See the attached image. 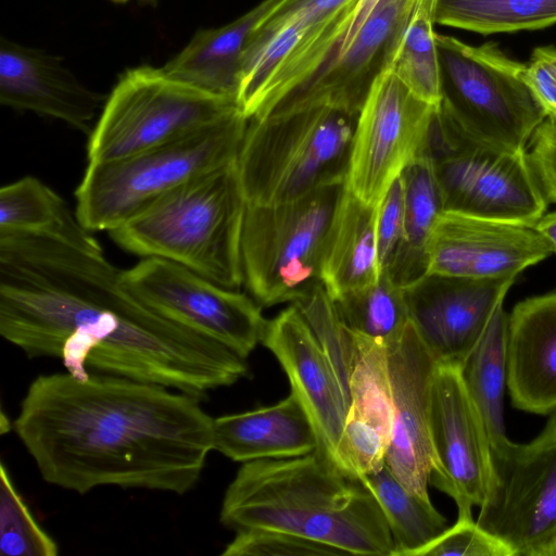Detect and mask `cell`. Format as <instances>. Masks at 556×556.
<instances>
[{"mask_svg":"<svg viewBox=\"0 0 556 556\" xmlns=\"http://www.w3.org/2000/svg\"><path fill=\"white\" fill-rule=\"evenodd\" d=\"M144 2H154L155 0H142Z\"/></svg>","mask_w":556,"mask_h":556,"instance_id":"obj_45","label":"cell"},{"mask_svg":"<svg viewBox=\"0 0 556 556\" xmlns=\"http://www.w3.org/2000/svg\"><path fill=\"white\" fill-rule=\"evenodd\" d=\"M477 523L514 556L556 552V410L528 443L491 446V476Z\"/></svg>","mask_w":556,"mask_h":556,"instance_id":"obj_11","label":"cell"},{"mask_svg":"<svg viewBox=\"0 0 556 556\" xmlns=\"http://www.w3.org/2000/svg\"><path fill=\"white\" fill-rule=\"evenodd\" d=\"M0 426H1V433H5L11 428L10 421L7 419V417L3 413L1 414Z\"/></svg>","mask_w":556,"mask_h":556,"instance_id":"obj_43","label":"cell"},{"mask_svg":"<svg viewBox=\"0 0 556 556\" xmlns=\"http://www.w3.org/2000/svg\"><path fill=\"white\" fill-rule=\"evenodd\" d=\"M404 190V240L387 274L405 288L428 271V249L434 225L444 211L431 157L425 152L401 175Z\"/></svg>","mask_w":556,"mask_h":556,"instance_id":"obj_26","label":"cell"},{"mask_svg":"<svg viewBox=\"0 0 556 556\" xmlns=\"http://www.w3.org/2000/svg\"><path fill=\"white\" fill-rule=\"evenodd\" d=\"M437 105L415 96L390 70L377 76L357 117L346 187L378 207L404 169L425 154Z\"/></svg>","mask_w":556,"mask_h":556,"instance_id":"obj_12","label":"cell"},{"mask_svg":"<svg viewBox=\"0 0 556 556\" xmlns=\"http://www.w3.org/2000/svg\"><path fill=\"white\" fill-rule=\"evenodd\" d=\"M0 480L1 555L56 556V542L37 522L3 463L0 466Z\"/></svg>","mask_w":556,"mask_h":556,"instance_id":"obj_35","label":"cell"},{"mask_svg":"<svg viewBox=\"0 0 556 556\" xmlns=\"http://www.w3.org/2000/svg\"><path fill=\"white\" fill-rule=\"evenodd\" d=\"M113 2H116V3H124V2H127L128 0H111Z\"/></svg>","mask_w":556,"mask_h":556,"instance_id":"obj_44","label":"cell"},{"mask_svg":"<svg viewBox=\"0 0 556 556\" xmlns=\"http://www.w3.org/2000/svg\"><path fill=\"white\" fill-rule=\"evenodd\" d=\"M426 153L444 211L533 226L548 201L526 151H509L468 134L441 105L432 115Z\"/></svg>","mask_w":556,"mask_h":556,"instance_id":"obj_8","label":"cell"},{"mask_svg":"<svg viewBox=\"0 0 556 556\" xmlns=\"http://www.w3.org/2000/svg\"><path fill=\"white\" fill-rule=\"evenodd\" d=\"M332 302L352 332L383 344L396 339L409 321L404 290L387 274Z\"/></svg>","mask_w":556,"mask_h":556,"instance_id":"obj_31","label":"cell"},{"mask_svg":"<svg viewBox=\"0 0 556 556\" xmlns=\"http://www.w3.org/2000/svg\"><path fill=\"white\" fill-rule=\"evenodd\" d=\"M223 556H348L333 546L292 533L244 529L236 531Z\"/></svg>","mask_w":556,"mask_h":556,"instance_id":"obj_36","label":"cell"},{"mask_svg":"<svg viewBox=\"0 0 556 556\" xmlns=\"http://www.w3.org/2000/svg\"><path fill=\"white\" fill-rule=\"evenodd\" d=\"M387 365L392 403L391 437L386 465L406 489L430 500L431 446L428 416L430 389L438 362L410 320L389 342Z\"/></svg>","mask_w":556,"mask_h":556,"instance_id":"obj_17","label":"cell"},{"mask_svg":"<svg viewBox=\"0 0 556 556\" xmlns=\"http://www.w3.org/2000/svg\"><path fill=\"white\" fill-rule=\"evenodd\" d=\"M129 288L168 319L248 356L262 343L267 319L262 306L178 263L143 257L124 269Z\"/></svg>","mask_w":556,"mask_h":556,"instance_id":"obj_13","label":"cell"},{"mask_svg":"<svg viewBox=\"0 0 556 556\" xmlns=\"http://www.w3.org/2000/svg\"><path fill=\"white\" fill-rule=\"evenodd\" d=\"M507 324L508 315L502 303L494 311L479 343L462 366L465 384L484 421L491 446L508 439L504 422Z\"/></svg>","mask_w":556,"mask_h":556,"instance_id":"obj_27","label":"cell"},{"mask_svg":"<svg viewBox=\"0 0 556 556\" xmlns=\"http://www.w3.org/2000/svg\"><path fill=\"white\" fill-rule=\"evenodd\" d=\"M440 104L471 136L509 151H526L547 117L525 79L526 65L494 43L479 47L435 34Z\"/></svg>","mask_w":556,"mask_h":556,"instance_id":"obj_9","label":"cell"},{"mask_svg":"<svg viewBox=\"0 0 556 556\" xmlns=\"http://www.w3.org/2000/svg\"><path fill=\"white\" fill-rule=\"evenodd\" d=\"M288 1L263 0L227 25L198 30L163 71L174 79L237 101L243 52L251 34Z\"/></svg>","mask_w":556,"mask_h":556,"instance_id":"obj_24","label":"cell"},{"mask_svg":"<svg viewBox=\"0 0 556 556\" xmlns=\"http://www.w3.org/2000/svg\"><path fill=\"white\" fill-rule=\"evenodd\" d=\"M437 0H415L388 70L419 99L439 105L442 99L435 42Z\"/></svg>","mask_w":556,"mask_h":556,"instance_id":"obj_30","label":"cell"},{"mask_svg":"<svg viewBox=\"0 0 556 556\" xmlns=\"http://www.w3.org/2000/svg\"><path fill=\"white\" fill-rule=\"evenodd\" d=\"M415 0H380L349 47L283 97L267 116L329 105L359 113L375 79L388 70Z\"/></svg>","mask_w":556,"mask_h":556,"instance_id":"obj_18","label":"cell"},{"mask_svg":"<svg viewBox=\"0 0 556 556\" xmlns=\"http://www.w3.org/2000/svg\"><path fill=\"white\" fill-rule=\"evenodd\" d=\"M552 253L533 226L443 211L430 238L427 274L516 278Z\"/></svg>","mask_w":556,"mask_h":556,"instance_id":"obj_16","label":"cell"},{"mask_svg":"<svg viewBox=\"0 0 556 556\" xmlns=\"http://www.w3.org/2000/svg\"><path fill=\"white\" fill-rule=\"evenodd\" d=\"M525 79L547 117L556 119V75L551 66L533 53L530 63L526 65Z\"/></svg>","mask_w":556,"mask_h":556,"instance_id":"obj_40","label":"cell"},{"mask_svg":"<svg viewBox=\"0 0 556 556\" xmlns=\"http://www.w3.org/2000/svg\"><path fill=\"white\" fill-rule=\"evenodd\" d=\"M245 207L236 162L190 181L109 233L128 252L178 263L239 290Z\"/></svg>","mask_w":556,"mask_h":556,"instance_id":"obj_4","label":"cell"},{"mask_svg":"<svg viewBox=\"0 0 556 556\" xmlns=\"http://www.w3.org/2000/svg\"><path fill=\"white\" fill-rule=\"evenodd\" d=\"M292 304L315 333L350 406V377L357 353L355 334L341 320L321 283Z\"/></svg>","mask_w":556,"mask_h":556,"instance_id":"obj_34","label":"cell"},{"mask_svg":"<svg viewBox=\"0 0 556 556\" xmlns=\"http://www.w3.org/2000/svg\"><path fill=\"white\" fill-rule=\"evenodd\" d=\"M378 500L394 541L392 556L415 553L447 529V522L430 500L410 492L384 465L361 478Z\"/></svg>","mask_w":556,"mask_h":556,"instance_id":"obj_28","label":"cell"},{"mask_svg":"<svg viewBox=\"0 0 556 556\" xmlns=\"http://www.w3.org/2000/svg\"><path fill=\"white\" fill-rule=\"evenodd\" d=\"M249 118L241 109L178 140L108 162H88L75 191L89 231H111L164 197L237 162Z\"/></svg>","mask_w":556,"mask_h":556,"instance_id":"obj_5","label":"cell"},{"mask_svg":"<svg viewBox=\"0 0 556 556\" xmlns=\"http://www.w3.org/2000/svg\"><path fill=\"white\" fill-rule=\"evenodd\" d=\"M240 109L143 65L119 77L89 134L88 162L123 159L197 132Z\"/></svg>","mask_w":556,"mask_h":556,"instance_id":"obj_10","label":"cell"},{"mask_svg":"<svg viewBox=\"0 0 556 556\" xmlns=\"http://www.w3.org/2000/svg\"><path fill=\"white\" fill-rule=\"evenodd\" d=\"M435 23L485 35L544 28L556 0H437Z\"/></svg>","mask_w":556,"mask_h":556,"instance_id":"obj_29","label":"cell"},{"mask_svg":"<svg viewBox=\"0 0 556 556\" xmlns=\"http://www.w3.org/2000/svg\"><path fill=\"white\" fill-rule=\"evenodd\" d=\"M358 114L319 105L249 118L237 159L247 203H283L346 181Z\"/></svg>","mask_w":556,"mask_h":556,"instance_id":"obj_6","label":"cell"},{"mask_svg":"<svg viewBox=\"0 0 556 556\" xmlns=\"http://www.w3.org/2000/svg\"><path fill=\"white\" fill-rule=\"evenodd\" d=\"M376 218L377 207L359 200L345 181L320 263V281L331 300L379 279Z\"/></svg>","mask_w":556,"mask_h":556,"instance_id":"obj_25","label":"cell"},{"mask_svg":"<svg viewBox=\"0 0 556 556\" xmlns=\"http://www.w3.org/2000/svg\"><path fill=\"white\" fill-rule=\"evenodd\" d=\"M106 97L85 86L61 58L0 40V103L65 122L90 134Z\"/></svg>","mask_w":556,"mask_h":556,"instance_id":"obj_21","label":"cell"},{"mask_svg":"<svg viewBox=\"0 0 556 556\" xmlns=\"http://www.w3.org/2000/svg\"><path fill=\"white\" fill-rule=\"evenodd\" d=\"M533 228L548 241L556 253V211L544 214L534 225Z\"/></svg>","mask_w":556,"mask_h":556,"instance_id":"obj_41","label":"cell"},{"mask_svg":"<svg viewBox=\"0 0 556 556\" xmlns=\"http://www.w3.org/2000/svg\"><path fill=\"white\" fill-rule=\"evenodd\" d=\"M262 344L278 359L291 391L311 417L318 448L339 467L349 404L315 333L295 305L267 320Z\"/></svg>","mask_w":556,"mask_h":556,"instance_id":"obj_19","label":"cell"},{"mask_svg":"<svg viewBox=\"0 0 556 556\" xmlns=\"http://www.w3.org/2000/svg\"><path fill=\"white\" fill-rule=\"evenodd\" d=\"M533 53L542 58L553 70L556 75V48L555 47H540Z\"/></svg>","mask_w":556,"mask_h":556,"instance_id":"obj_42","label":"cell"},{"mask_svg":"<svg viewBox=\"0 0 556 556\" xmlns=\"http://www.w3.org/2000/svg\"><path fill=\"white\" fill-rule=\"evenodd\" d=\"M376 238L380 273L392 267L404 240V190L401 176L377 207Z\"/></svg>","mask_w":556,"mask_h":556,"instance_id":"obj_38","label":"cell"},{"mask_svg":"<svg viewBox=\"0 0 556 556\" xmlns=\"http://www.w3.org/2000/svg\"><path fill=\"white\" fill-rule=\"evenodd\" d=\"M528 153L548 202L556 203V119L546 117L534 131Z\"/></svg>","mask_w":556,"mask_h":556,"instance_id":"obj_39","label":"cell"},{"mask_svg":"<svg viewBox=\"0 0 556 556\" xmlns=\"http://www.w3.org/2000/svg\"><path fill=\"white\" fill-rule=\"evenodd\" d=\"M356 1L289 0L257 25L243 52L237 98L247 117L267 84L313 51Z\"/></svg>","mask_w":556,"mask_h":556,"instance_id":"obj_20","label":"cell"},{"mask_svg":"<svg viewBox=\"0 0 556 556\" xmlns=\"http://www.w3.org/2000/svg\"><path fill=\"white\" fill-rule=\"evenodd\" d=\"M554 556H556V552H555Z\"/></svg>","mask_w":556,"mask_h":556,"instance_id":"obj_46","label":"cell"},{"mask_svg":"<svg viewBox=\"0 0 556 556\" xmlns=\"http://www.w3.org/2000/svg\"><path fill=\"white\" fill-rule=\"evenodd\" d=\"M75 215L55 191L36 177L26 176L0 189V233L50 231Z\"/></svg>","mask_w":556,"mask_h":556,"instance_id":"obj_33","label":"cell"},{"mask_svg":"<svg viewBox=\"0 0 556 556\" xmlns=\"http://www.w3.org/2000/svg\"><path fill=\"white\" fill-rule=\"evenodd\" d=\"M355 338L357 353L350 377L346 418L375 428L390 442L392 403L387 344L357 334Z\"/></svg>","mask_w":556,"mask_h":556,"instance_id":"obj_32","label":"cell"},{"mask_svg":"<svg viewBox=\"0 0 556 556\" xmlns=\"http://www.w3.org/2000/svg\"><path fill=\"white\" fill-rule=\"evenodd\" d=\"M514 556L500 539L482 529L472 518L457 519L414 556Z\"/></svg>","mask_w":556,"mask_h":556,"instance_id":"obj_37","label":"cell"},{"mask_svg":"<svg viewBox=\"0 0 556 556\" xmlns=\"http://www.w3.org/2000/svg\"><path fill=\"white\" fill-rule=\"evenodd\" d=\"M514 281L426 274L403 288L409 320L438 363L464 365Z\"/></svg>","mask_w":556,"mask_h":556,"instance_id":"obj_15","label":"cell"},{"mask_svg":"<svg viewBox=\"0 0 556 556\" xmlns=\"http://www.w3.org/2000/svg\"><path fill=\"white\" fill-rule=\"evenodd\" d=\"M344 182L278 204L247 203L241 256L252 298L270 307L306 296L320 281L328 229Z\"/></svg>","mask_w":556,"mask_h":556,"instance_id":"obj_7","label":"cell"},{"mask_svg":"<svg viewBox=\"0 0 556 556\" xmlns=\"http://www.w3.org/2000/svg\"><path fill=\"white\" fill-rule=\"evenodd\" d=\"M319 447L314 424L298 396L214 418V450L233 462L289 458Z\"/></svg>","mask_w":556,"mask_h":556,"instance_id":"obj_23","label":"cell"},{"mask_svg":"<svg viewBox=\"0 0 556 556\" xmlns=\"http://www.w3.org/2000/svg\"><path fill=\"white\" fill-rule=\"evenodd\" d=\"M219 520L233 531L292 533L348 556H392L394 552L375 494L319 448L298 457L242 463L225 492Z\"/></svg>","mask_w":556,"mask_h":556,"instance_id":"obj_3","label":"cell"},{"mask_svg":"<svg viewBox=\"0 0 556 556\" xmlns=\"http://www.w3.org/2000/svg\"><path fill=\"white\" fill-rule=\"evenodd\" d=\"M428 428L429 482L454 500L457 519L472 518V507L481 506L488 491L491 445L457 364L438 363L430 389Z\"/></svg>","mask_w":556,"mask_h":556,"instance_id":"obj_14","label":"cell"},{"mask_svg":"<svg viewBox=\"0 0 556 556\" xmlns=\"http://www.w3.org/2000/svg\"><path fill=\"white\" fill-rule=\"evenodd\" d=\"M200 400L111 375H40L12 428L50 484L79 494L115 485L182 495L214 451V418Z\"/></svg>","mask_w":556,"mask_h":556,"instance_id":"obj_2","label":"cell"},{"mask_svg":"<svg viewBox=\"0 0 556 556\" xmlns=\"http://www.w3.org/2000/svg\"><path fill=\"white\" fill-rule=\"evenodd\" d=\"M0 334L80 380L111 375L202 399L249 375L247 358L139 298L77 216L0 233Z\"/></svg>","mask_w":556,"mask_h":556,"instance_id":"obj_1","label":"cell"},{"mask_svg":"<svg viewBox=\"0 0 556 556\" xmlns=\"http://www.w3.org/2000/svg\"><path fill=\"white\" fill-rule=\"evenodd\" d=\"M507 387L518 409L556 410V292L519 302L508 315Z\"/></svg>","mask_w":556,"mask_h":556,"instance_id":"obj_22","label":"cell"}]
</instances>
